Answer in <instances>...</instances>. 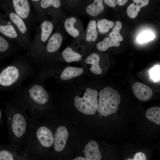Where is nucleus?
<instances>
[{
  "instance_id": "f257e3e1",
  "label": "nucleus",
  "mask_w": 160,
  "mask_h": 160,
  "mask_svg": "<svg viewBox=\"0 0 160 160\" xmlns=\"http://www.w3.org/2000/svg\"><path fill=\"white\" fill-rule=\"evenodd\" d=\"M99 95L97 110L100 114L106 117L117 111L121 99L117 90L106 87L100 91Z\"/></svg>"
},
{
  "instance_id": "f03ea898",
  "label": "nucleus",
  "mask_w": 160,
  "mask_h": 160,
  "mask_svg": "<svg viewBox=\"0 0 160 160\" xmlns=\"http://www.w3.org/2000/svg\"><path fill=\"white\" fill-rule=\"evenodd\" d=\"M54 28L52 22L47 20L42 21L36 27L33 40L31 42L28 54L33 57L40 54L42 45L49 37Z\"/></svg>"
},
{
  "instance_id": "7ed1b4c3",
  "label": "nucleus",
  "mask_w": 160,
  "mask_h": 160,
  "mask_svg": "<svg viewBox=\"0 0 160 160\" xmlns=\"http://www.w3.org/2000/svg\"><path fill=\"white\" fill-rule=\"evenodd\" d=\"M97 91L88 88L82 97L77 96L74 98V105L79 111L86 115H94L97 110Z\"/></svg>"
},
{
  "instance_id": "20e7f679",
  "label": "nucleus",
  "mask_w": 160,
  "mask_h": 160,
  "mask_svg": "<svg viewBox=\"0 0 160 160\" xmlns=\"http://www.w3.org/2000/svg\"><path fill=\"white\" fill-rule=\"evenodd\" d=\"M8 17L14 25L24 45L25 49L28 50L31 44L29 31L24 20L11 9L7 10Z\"/></svg>"
},
{
  "instance_id": "39448f33",
  "label": "nucleus",
  "mask_w": 160,
  "mask_h": 160,
  "mask_svg": "<svg viewBox=\"0 0 160 160\" xmlns=\"http://www.w3.org/2000/svg\"><path fill=\"white\" fill-rule=\"evenodd\" d=\"M21 72L15 65H10L3 69L0 72V87H8L11 86L20 79Z\"/></svg>"
},
{
  "instance_id": "423d86ee",
  "label": "nucleus",
  "mask_w": 160,
  "mask_h": 160,
  "mask_svg": "<svg viewBox=\"0 0 160 160\" xmlns=\"http://www.w3.org/2000/svg\"><path fill=\"white\" fill-rule=\"evenodd\" d=\"M28 93L30 98L37 104H45L49 99V96L47 92L38 84L32 85L28 90Z\"/></svg>"
},
{
  "instance_id": "0eeeda50",
  "label": "nucleus",
  "mask_w": 160,
  "mask_h": 160,
  "mask_svg": "<svg viewBox=\"0 0 160 160\" xmlns=\"http://www.w3.org/2000/svg\"><path fill=\"white\" fill-rule=\"evenodd\" d=\"M27 123L24 116L19 113H15L12 121L11 127L14 135L17 138L21 137L25 134Z\"/></svg>"
},
{
  "instance_id": "6e6552de",
  "label": "nucleus",
  "mask_w": 160,
  "mask_h": 160,
  "mask_svg": "<svg viewBox=\"0 0 160 160\" xmlns=\"http://www.w3.org/2000/svg\"><path fill=\"white\" fill-rule=\"evenodd\" d=\"M68 132L64 126H60L56 129L54 137V148L57 152H60L64 148L68 137Z\"/></svg>"
},
{
  "instance_id": "1a4fd4ad",
  "label": "nucleus",
  "mask_w": 160,
  "mask_h": 160,
  "mask_svg": "<svg viewBox=\"0 0 160 160\" xmlns=\"http://www.w3.org/2000/svg\"><path fill=\"white\" fill-rule=\"evenodd\" d=\"M36 136L40 143L44 147L49 148L53 144L52 133L48 128L45 126H41L38 129Z\"/></svg>"
},
{
  "instance_id": "9d476101",
  "label": "nucleus",
  "mask_w": 160,
  "mask_h": 160,
  "mask_svg": "<svg viewBox=\"0 0 160 160\" xmlns=\"http://www.w3.org/2000/svg\"><path fill=\"white\" fill-rule=\"evenodd\" d=\"M132 89L134 95L140 100H148L152 96V89L148 86L141 83H135L132 86Z\"/></svg>"
},
{
  "instance_id": "9b49d317",
  "label": "nucleus",
  "mask_w": 160,
  "mask_h": 160,
  "mask_svg": "<svg viewBox=\"0 0 160 160\" xmlns=\"http://www.w3.org/2000/svg\"><path fill=\"white\" fill-rule=\"evenodd\" d=\"M83 151L86 160H100L102 158L98 145L95 141L89 142L86 145Z\"/></svg>"
},
{
  "instance_id": "f8f14e48",
  "label": "nucleus",
  "mask_w": 160,
  "mask_h": 160,
  "mask_svg": "<svg viewBox=\"0 0 160 160\" xmlns=\"http://www.w3.org/2000/svg\"><path fill=\"white\" fill-rule=\"evenodd\" d=\"M63 41L62 35L58 32L53 34L49 38L46 47L47 52L52 53L57 51L60 48Z\"/></svg>"
},
{
  "instance_id": "ddd939ff",
  "label": "nucleus",
  "mask_w": 160,
  "mask_h": 160,
  "mask_svg": "<svg viewBox=\"0 0 160 160\" xmlns=\"http://www.w3.org/2000/svg\"><path fill=\"white\" fill-rule=\"evenodd\" d=\"M100 57L96 53H93L88 56L86 59V62L87 64H92L90 69V71L98 75L102 73V70L99 64Z\"/></svg>"
},
{
  "instance_id": "4468645a",
  "label": "nucleus",
  "mask_w": 160,
  "mask_h": 160,
  "mask_svg": "<svg viewBox=\"0 0 160 160\" xmlns=\"http://www.w3.org/2000/svg\"><path fill=\"white\" fill-rule=\"evenodd\" d=\"M83 71L82 68L68 66L63 70L61 75L60 78L62 80H67L80 75Z\"/></svg>"
},
{
  "instance_id": "2eb2a0df",
  "label": "nucleus",
  "mask_w": 160,
  "mask_h": 160,
  "mask_svg": "<svg viewBox=\"0 0 160 160\" xmlns=\"http://www.w3.org/2000/svg\"><path fill=\"white\" fill-rule=\"evenodd\" d=\"M103 0H94L93 2L89 5L86 9V11L89 15L94 17L98 15L104 9Z\"/></svg>"
},
{
  "instance_id": "dca6fc26",
  "label": "nucleus",
  "mask_w": 160,
  "mask_h": 160,
  "mask_svg": "<svg viewBox=\"0 0 160 160\" xmlns=\"http://www.w3.org/2000/svg\"><path fill=\"white\" fill-rule=\"evenodd\" d=\"M120 42L110 37L105 38L103 41L99 42L97 45V48L99 50L104 51L108 48L112 47H119L120 45Z\"/></svg>"
},
{
  "instance_id": "f3484780",
  "label": "nucleus",
  "mask_w": 160,
  "mask_h": 160,
  "mask_svg": "<svg viewBox=\"0 0 160 160\" xmlns=\"http://www.w3.org/2000/svg\"><path fill=\"white\" fill-rule=\"evenodd\" d=\"M17 51V49L13 44L0 35V54L8 53L13 54Z\"/></svg>"
},
{
  "instance_id": "a211bd4d",
  "label": "nucleus",
  "mask_w": 160,
  "mask_h": 160,
  "mask_svg": "<svg viewBox=\"0 0 160 160\" xmlns=\"http://www.w3.org/2000/svg\"><path fill=\"white\" fill-rule=\"evenodd\" d=\"M98 35L96 21L95 20L90 21L87 28L86 37V41L89 42L95 41L97 39Z\"/></svg>"
},
{
  "instance_id": "6ab92c4d",
  "label": "nucleus",
  "mask_w": 160,
  "mask_h": 160,
  "mask_svg": "<svg viewBox=\"0 0 160 160\" xmlns=\"http://www.w3.org/2000/svg\"><path fill=\"white\" fill-rule=\"evenodd\" d=\"M62 56L65 61L68 63L79 61L82 57L81 55L73 51L69 47L64 50L62 53Z\"/></svg>"
},
{
  "instance_id": "aec40b11",
  "label": "nucleus",
  "mask_w": 160,
  "mask_h": 160,
  "mask_svg": "<svg viewBox=\"0 0 160 160\" xmlns=\"http://www.w3.org/2000/svg\"><path fill=\"white\" fill-rule=\"evenodd\" d=\"M147 118L156 124H160V108L153 107L147 109L145 112Z\"/></svg>"
},
{
  "instance_id": "412c9836",
  "label": "nucleus",
  "mask_w": 160,
  "mask_h": 160,
  "mask_svg": "<svg viewBox=\"0 0 160 160\" xmlns=\"http://www.w3.org/2000/svg\"><path fill=\"white\" fill-rule=\"evenodd\" d=\"M76 21V18L73 17L67 19L64 23L66 31L71 36L74 37H77L79 35V31L74 27Z\"/></svg>"
},
{
  "instance_id": "4be33fe9",
  "label": "nucleus",
  "mask_w": 160,
  "mask_h": 160,
  "mask_svg": "<svg viewBox=\"0 0 160 160\" xmlns=\"http://www.w3.org/2000/svg\"><path fill=\"white\" fill-rule=\"evenodd\" d=\"M114 26V23L113 21H109L105 19L99 20L96 24L98 31L101 33H107Z\"/></svg>"
},
{
  "instance_id": "5701e85b",
  "label": "nucleus",
  "mask_w": 160,
  "mask_h": 160,
  "mask_svg": "<svg viewBox=\"0 0 160 160\" xmlns=\"http://www.w3.org/2000/svg\"><path fill=\"white\" fill-rule=\"evenodd\" d=\"M122 27L121 23L119 21H116L115 27L112 31L109 33V37L119 41H122L123 40V38L120 33V31Z\"/></svg>"
},
{
  "instance_id": "b1692460",
  "label": "nucleus",
  "mask_w": 160,
  "mask_h": 160,
  "mask_svg": "<svg viewBox=\"0 0 160 160\" xmlns=\"http://www.w3.org/2000/svg\"><path fill=\"white\" fill-rule=\"evenodd\" d=\"M60 5L61 2L60 0H41L40 3L41 8L44 9L50 7L57 8L59 7Z\"/></svg>"
},
{
  "instance_id": "393cba45",
  "label": "nucleus",
  "mask_w": 160,
  "mask_h": 160,
  "mask_svg": "<svg viewBox=\"0 0 160 160\" xmlns=\"http://www.w3.org/2000/svg\"><path fill=\"white\" fill-rule=\"evenodd\" d=\"M154 36L152 32L147 31L139 34L137 38V40L139 43H143L151 40Z\"/></svg>"
},
{
  "instance_id": "a878e982",
  "label": "nucleus",
  "mask_w": 160,
  "mask_h": 160,
  "mask_svg": "<svg viewBox=\"0 0 160 160\" xmlns=\"http://www.w3.org/2000/svg\"><path fill=\"white\" fill-rule=\"evenodd\" d=\"M140 10V7L137 6L134 3H132L127 7V14L129 17L134 18L136 17Z\"/></svg>"
},
{
  "instance_id": "bb28decb",
  "label": "nucleus",
  "mask_w": 160,
  "mask_h": 160,
  "mask_svg": "<svg viewBox=\"0 0 160 160\" xmlns=\"http://www.w3.org/2000/svg\"><path fill=\"white\" fill-rule=\"evenodd\" d=\"M150 77L154 81H156L160 79V66L156 65L150 70Z\"/></svg>"
},
{
  "instance_id": "cd10ccee",
  "label": "nucleus",
  "mask_w": 160,
  "mask_h": 160,
  "mask_svg": "<svg viewBox=\"0 0 160 160\" xmlns=\"http://www.w3.org/2000/svg\"><path fill=\"white\" fill-rule=\"evenodd\" d=\"M14 157L12 153L7 150L0 151V160H13Z\"/></svg>"
},
{
  "instance_id": "c85d7f7f",
  "label": "nucleus",
  "mask_w": 160,
  "mask_h": 160,
  "mask_svg": "<svg viewBox=\"0 0 160 160\" xmlns=\"http://www.w3.org/2000/svg\"><path fill=\"white\" fill-rule=\"evenodd\" d=\"M134 3L140 8L147 5L149 3V0H133Z\"/></svg>"
},
{
  "instance_id": "c756f323",
  "label": "nucleus",
  "mask_w": 160,
  "mask_h": 160,
  "mask_svg": "<svg viewBox=\"0 0 160 160\" xmlns=\"http://www.w3.org/2000/svg\"><path fill=\"white\" fill-rule=\"evenodd\" d=\"M146 159L147 158L145 155L142 152H139L136 153L132 159L134 160H146Z\"/></svg>"
},
{
  "instance_id": "7c9ffc66",
  "label": "nucleus",
  "mask_w": 160,
  "mask_h": 160,
  "mask_svg": "<svg viewBox=\"0 0 160 160\" xmlns=\"http://www.w3.org/2000/svg\"><path fill=\"white\" fill-rule=\"evenodd\" d=\"M104 2L109 7H115L117 4L116 0H103Z\"/></svg>"
},
{
  "instance_id": "2f4dec72",
  "label": "nucleus",
  "mask_w": 160,
  "mask_h": 160,
  "mask_svg": "<svg viewBox=\"0 0 160 160\" xmlns=\"http://www.w3.org/2000/svg\"><path fill=\"white\" fill-rule=\"evenodd\" d=\"M128 0H117V3L119 6H122L124 5Z\"/></svg>"
},
{
  "instance_id": "473e14b6",
  "label": "nucleus",
  "mask_w": 160,
  "mask_h": 160,
  "mask_svg": "<svg viewBox=\"0 0 160 160\" xmlns=\"http://www.w3.org/2000/svg\"><path fill=\"white\" fill-rule=\"evenodd\" d=\"M74 160H86V158H84L82 157H77L74 159H73Z\"/></svg>"
},
{
  "instance_id": "72a5a7b5",
  "label": "nucleus",
  "mask_w": 160,
  "mask_h": 160,
  "mask_svg": "<svg viewBox=\"0 0 160 160\" xmlns=\"http://www.w3.org/2000/svg\"></svg>"
}]
</instances>
